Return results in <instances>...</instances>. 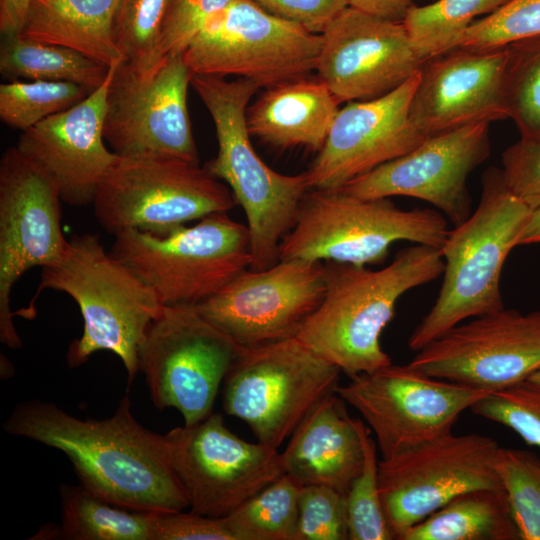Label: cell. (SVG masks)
I'll return each instance as SVG.
<instances>
[{"label": "cell", "mask_w": 540, "mask_h": 540, "mask_svg": "<svg viewBox=\"0 0 540 540\" xmlns=\"http://www.w3.org/2000/svg\"><path fill=\"white\" fill-rule=\"evenodd\" d=\"M4 430L63 452L81 484L115 503L149 512L189 507L164 435L134 418L128 395L102 420L79 419L51 402L25 401L12 410Z\"/></svg>", "instance_id": "1"}, {"label": "cell", "mask_w": 540, "mask_h": 540, "mask_svg": "<svg viewBox=\"0 0 540 540\" xmlns=\"http://www.w3.org/2000/svg\"><path fill=\"white\" fill-rule=\"evenodd\" d=\"M326 291L298 338L349 378L391 364L380 337L395 306L409 290L436 280L444 261L440 249L413 244L379 270L326 261Z\"/></svg>", "instance_id": "2"}, {"label": "cell", "mask_w": 540, "mask_h": 540, "mask_svg": "<svg viewBox=\"0 0 540 540\" xmlns=\"http://www.w3.org/2000/svg\"><path fill=\"white\" fill-rule=\"evenodd\" d=\"M191 86L214 122L218 152L204 166L225 183L246 216L250 234L251 270L279 261L280 243L292 229L300 204L311 189L307 172L284 175L256 153L246 111L259 86L248 79L193 74Z\"/></svg>", "instance_id": "3"}, {"label": "cell", "mask_w": 540, "mask_h": 540, "mask_svg": "<svg viewBox=\"0 0 540 540\" xmlns=\"http://www.w3.org/2000/svg\"><path fill=\"white\" fill-rule=\"evenodd\" d=\"M531 208L508 187L501 168L482 175L478 206L450 230L440 248L443 280L408 346L417 352L468 318L504 308L500 279L505 261L525 227Z\"/></svg>", "instance_id": "4"}, {"label": "cell", "mask_w": 540, "mask_h": 540, "mask_svg": "<svg viewBox=\"0 0 540 540\" xmlns=\"http://www.w3.org/2000/svg\"><path fill=\"white\" fill-rule=\"evenodd\" d=\"M45 289L69 295L83 318L82 335L68 348L69 366L110 351L122 361L131 383L139 372V345L164 308L154 290L91 233L71 237L62 257L42 268L34 299Z\"/></svg>", "instance_id": "5"}, {"label": "cell", "mask_w": 540, "mask_h": 540, "mask_svg": "<svg viewBox=\"0 0 540 540\" xmlns=\"http://www.w3.org/2000/svg\"><path fill=\"white\" fill-rule=\"evenodd\" d=\"M448 220L436 209L404 210L389 198H360L342 189H310L292 229L280 243L279 260L375 265L400 241L440 249Z\"/></svg>", "instance_id": "6"}, {"label": "cell", "mask_w": 540, "mask_h": 540, "mask_svg": "<svg viewBox=\"0 0 540 540\" xmlns=\"http://www.w3.org/2000/svg\"><path fill=\"white\" fill-rule=\"evenodd\" d=\"M114 236L109 252L151 287L164 306H195L252 262L248 227L228 212L163 235L132 229Z\"/></svg>", "instance_id": "7"}, {"label": "cell", "mask_w": 540, "mask_h": 540, "mask_svg": "<svg viewBox=\"0 0 540 540\" xmlns=\"http://www.w3.org/2000/svg\"><path fill=\"white\" fill-rule=\"evenodd\" d=\"M92 205L108 233L135 229L163 235L228 212L236 202L228 186L199 163L162 155H118Z\"/></svg>", "instance_id": "8"}, {"label": "cell", "mask_w": 540, "mask_h": 540, "mask_svg": "<svg viewBox=\"0 0 540 540\" xmlns=\"http://www.w3.org/2000/svg\"><path fill=\"white\" fill-rule=\"evenodd\" d=\"M341 370L298 337L243 347L224 379L223 407L273 449L327 395Z\"/></svg>", "instance_id": "9"}, {"label": "cell", "mask_w": 540, "mask_h": 540, "mask_svg": "<svg viewBox=\"0 0 540 540\" xmlns=\"http://www.w3.org/2000/svg\"><path fill=\"white\" fill-rule=\"evenodd\" d=\"M320 48V34L252 0H232L206 19L183 58L193 74L235 75L268 88L306 77Z\"/></svg>", "instance_id": "10"}, {"label": "cell", "mask_w": 540, "mask_h": 540, "mask_svg": "<svg viewBox=\"0 0 540 540\" xmlns=\"http://www.w3.org/2000/svg\"><path fill=\"white\" fill-rule=\"evenodd\" d=\"M243 347L194 306H164L138 348L154 405L174 408L193 425L213 413L220 384Z\"/></svg>", "instance_id": "11"}, {"label": "cell", "mask_w": 540, "mask_h": 540, "mask_svg": "<svg viewBox=\"0 0 540 540\" xmlns=\"http://www.w3.org/2000/svg\"><path fill=\"white\" fill-rule=\"evenodd\" d=\"M336 393L362 416L382 459L451 433L460 414L489 394L392 363L351 377Z\"/></svg>", "instance_id": "12"}, {"label": "cell", "mask_w": 540, "mask_h": 540, "mask_svg": "<svg viewBox=\"0 0 540 540\" xmlns=\"http://www.w3.org/2000/svg\"><path fill=\"white\" fill-rule=\"evenodd\" d=\"M192 75L183 54L146 68L116 64L103 128L112 151L119 156L162 155L199 163L187 107Z\"/></svg>", "instance_id": "13"}, {"label": "cell", "mask_w": 540, "mask_h": 540, "mask_svg": "<svg viewBox=\"0 0 540 540\" xmlns=\"http://www.w3.org/2000/svg\"><path fill=\"white\" fill-rule=\"evenodd\" d=\"M499 449L491 437L451 432L379 461L381 503L394 539L461 493L503 487Z\"/></svg>", "instance_id": "14"}, {"label": "cell", "mask_w": 540, "mask_h": 540, "mask_svg": "<svg viewBox=\"0 0 540 540\" xmlns=\"http://www.w3.org/2000/svg\"><path fill=\"white\" fill-rule=\"evenodd\" d=\"M164 438L170 465L195 514L227 516L285 473L277 449L238 437L219 413L176 427Z\"/></svg>", "instance_id": "15"}, {"label": "cell", "mask_w": 540, "mask_h": 540, "mask_svg": "<svg viewBox=\"0 0 540 540\" xmlns=\"http://www.w3.org/2000/svg\"><path fill=\"white\" fill-rule=\"evenodd\" d=\"M61 195L54 180L9 147L0 161V340L22 345L10 309L14 284L33 267L45 268L64 254Z\"/></svg>", "instance_id": "16"}, {"label": "cell", "mask_w": 540, "mask_h": 540, "mask_svg": "<svg viewBox=\"0 0 540 540\" xmlns=\"http://www.w3.org/2000/svg\"><path fill=\"white\" fill-rule=\"evenodd\" d=\"M434 378L495 392L540 369V309L502 308L460 323L408 363Z\"/></svg>", "instance_id": "17"}, {"label": "cell", "mask_w": 540, "mask_h": 540, "mask_svg": "<svg viewBox=\"0 0 540 540\" xmlns=\"http://www.w3.org/2000/svg\"><path fill=\"white\" fill-rule=\"evenodd\" d=\"M326 291L323 262L279 260L247 269L194 308L242 347L297 337Z\"/></svg>", "instance_id": "18"}, {"label": "cell", "mask_w": 540, "mask_h": 540, "mask_svg": "<svg viewBox=\"0 0 540 540\" xmlns=\"http://www.w3.org/2000/svg\"><path fill=\"white\" fill-rule=\"evenodd\" d=\"M489 126V122H478L429 137L340 189L366 199H420L457 226L472 213L467 179L490 155Z\"/></svg>", "instance_id": "19"}, {"label": "cell", "mask_w": 540, "mask_h": 540, "mask_svg": "<svg viewBox=\"0 0 540 540\" xmlns=\"http://www.w3.org/2000/svg\"><path fill=\"white\" fill-rule=\"evenodd\" d=\"M315 70L338 101L371 100L421 67L405 27L348 6L320 34Z\"/></svg>", "instance_id": "20"}, {"label": "cell", "mask_w": 540, "mask_h": 540, "mask_svg": "<svg viewBox=\"0 0 540 540\" xmlns=\"http://www.w3.org/2000/svg\"><path fill=\"white\" fill-rule=\"evenodd\" d=\"M420 69L393 91L339 109L327 139L307 171L311 189H338L399 158L425 137L413 124L410 108Z\"/></svg>", "instance_id": "21"}, {"label": "cell", "mask_w": 540, "mask_h": 540, "mask_svg": "<svg viewBox=\"0 0 540 540\" xmlns=\"http://www.w3.org/2000/svg\"><path fill=\"white\" fill-rule=\"evenodd\" d=\"M506 46L456 48L425 61L410 118L427 138L478 122L507 119L503 79Z\"/></svg>", "instance_id": "22"}, {"label": "cell", "mask_w": 540, "mask_h": 540, "mask_svg": "<svg viewBox=\"0 0 540 540\" xmlns=\"http://www.w3.org/2000/svg\"><path fill=\"white\" fill-rule=\"evenodd\" d=\"M116 64L100 87L73 107L22 131L16 145L54 180L62 201L72 206L92 204L118 158L106 146L103 134L107 92Z\"/></svg>", "instance_id": "23"}, {"label": "cell", "mask_w": 540, "mask_h": 540, "mask_svg": "<svg viewBox=\"0 0 540 540\" xmlns=\"http://www.w3.org/2000/svg\"><path fill=\"white\" fill-rule=\"evenodd\" d=\"M281 456L285 473L302 486H327L346 496L364 460L358 418L331 393L297 426Z\"/></svg>", "instance_id": "24"}, {"label": "cell", "mask_w": 540, "mask_h": 540, "mask_svg": "<svg viewBox=\"0 0 540 540\" xmlns=\"http://www.w3.org/2000/svg\"><path fill=\"white\" fill-rule=\"evenodd\" d=\"M338 105L319 78H298L266 88L247 108V127L251 136L273 146H304L319 152Z\"/></svg>", "instance_id": "25"}, {"label": "cell", "mask_w": 540, "mask_h": 540, "mask_svg": "<svg viewBox=\"0 0 540 540\" xmlns=\"http://www.w3.org/2000/svg\"><path fill=\"white\" fill-rule=\"evenodd\" d=\"M119 0H32L20 36L65 46L112 66L122 61L112 24Z\"/></svg>", "instance_id": "26"}, {"label": "cell", "mask_w": 540, "mask_h": 540, "mask_svg": "<svg viewBox=\"0 0 540 540\" xmlns=\"http://www.w3.org/2000/svg\"><path fill=\"white\" fill-rule=\"evenodd\" d=\"M398 540H521L504 487L478 488L452 498Z\"/></svg>", "instance_id": "27"}, {"label": "cell", "mask_w": 540, "mask_h": 540, "mask_svg": "<svg viewBox=\"0 0 540 540\" xmlns=\"http://www.w3.org/2000/svg\"><path fill=\"white\" fill-rule=\"evenodd\" d=\"M61 524L40 530L35 539L155 540L157 512L115 503L83 484L60 489Z\"/></svg>", "instance_id": "28"}, {"label": "cell", "mask_w": 540, "mask_h": 540, "mask_svg": "<svg viewBox=\"0 0 540 540\" xmlns=\"http://www.w3.org/2000/svg\"><path fill=\"white\" fill-rule=\"evenodd\" d=\"M110 67L71 48L20 35L3 36L0 46V72L11 80L70 82L91 93L103 84Z\"/></svg>", "instance_id": "29"}, {"label": "cell", "mask_w": 540, "mask_h": 540, "mask_svg": "<svg viewBox=\"0 0 540 540\" xmlns=\"http://www.w3.org/2000/svg\"><path fill=\"white\" fill-rule=\"evenodd\" d=\"M508 0H437L413 4L402 23L411 45L423 64L456 49L466 30L477 17L489 15Z\"/></svg>", "instance_id": "30"}, {"label": "cell", "mask_w": 540, "mask_h": 540, "mask_svg": "<svg viewBox=\"0 0 540 540\" xmlns=\"http://www.w3.org/2000/svg\"><path fill=\"white\" fill-rule=\"evenodd\" d=\"M303 486L284 473L227 515L239 540H298Z\"/></svg>", "instance_id": "31"}, {"label": "cell", "mask_w": 540, "mask_h": 540, "mask_svg": "<svg viewBox=\"0 0 540 540\" xmlns=\"http://www.w3.org/2000/svg\"><path fill=\"white\" fill-rule=\"evenodd\" d=\"M503 99L520 138L540 140V35L506 45Z\"/></svg>", "instance_id": "32"}, {"label": "cell", "mask_w": 540, "mask_h": 540, "mask_svg": "<svg viewBox=\"0 0 540 540\" xmlns=\"http://www.w3.org/2000/svg\"><path fill=\"white\" fill-rule=\"evenodd\" d=\"M89 93L70 82L13 80L0 85V118L6 125L25 131L73 107Z\"/></svg>", "instance_id": "33"}, {"label": "cell", "mask_w": 540, "mask_h": 540, "mask_svg": "<svg viewBox=\"0 0 540 540\" xmlns=\"http://www.w3.org/2000/svg\"><path fill=\"white\" fill-rule=\"evenodd\" d=\"M364 460L359 475L346 496L348 539L391 540L394 535L387 523L379 490L377 444L371 430L358 418Z\"/></svg>", "instance_id": "34"}, {"label": "cell", "mask_w": 540, "mask_h": 540, "mask_svg": "<svg viewBox=\"0 0 540 540\" xmlns=\"http://www.w3.org/2000/svg\"><path fill=\"white\" fill-rule=\"evenodd\" d=\"M170 0H119L112 37L122 62L139 68L157 63V50Z\"/></svg>", "instance_id": "35"}, {"label": "cell", "mask_w": 540, "mask_h": 540, "mask_svg": "<svg viewBox=\"0 0 540 540\" xmlns=\"http://www.w3.org/2000/svg\"><path fill=\"white\" fill-rule=\"evenodd\" d=\"M496 470L521 540H540V457L528 450L500 447Z\"/></svg>", "instance_id": "36"}, {"label": "cell", "mask_w": 540, "mask_h": 540, "mask_svg": "<svg viewBox=\"0 0 540 540\" xmlns=\"http://www.w3.org/2000/svg\"><path fill=\"white\" fill-rule=\"evenodd\" d=\"M470 410L477 416L508 427L526 444L540 450V381L528 378L490 392Z\"/></svg>", "instance_id": "37"}, {"label": "cell", "mask_w": 540, "mask_h": 540, "mask_svg": "<svg viewBox=\"0 0 540 540\" xmlns=\"http://www.w3.org/2000/svg\"><path fill=\"white\" fill-rule=\"evenodd\" d=\"M540 35V0H508L493 13L477 19L457 48L494 49Z\"/></svg>", "instance_id": "38"}, {"label": "cell", "mask_w": 540, "mask_h": 540, "mask_svg": "<svg viewBox=\"0 0 540 540\" xmlns=\"http://www.w3.org/2000/svg\"><path fill=\"white\" fill-rule=\"evenodd\" d=\"M346 539L345 496L327 486H303L298 502V540Z\"/></svg>", "instance_id": "39"}, {"label": "cell", "mask_w": 540, "mask_h": 540, "mask_svg": "<svg viewBox=\"0 0 540 540\" xmlns=\"http://www.w3.org/2000/svg\"><path fill=\"white\" fill-rule=\"evenodd\" d=\"M231 1L170 0L158 44V60L183 54L206 19Z\"/></svg>", "instance_id": "40"}, {"label": "cell", "mask_w": 540, "mask_h": 540, "mask_svg": "<svg viewBox=\"0 0 540 540\" xmlns=\"http://www.w3.org/2000/svg\"><path fill=\"white\" fill-rule=\"evenodd\" d=\"M502 174L510 190L531 209L540 205V140L519 139L501 155Z\"/></svg>", "instance_id": "41"}, {"label": "cell", "mask_w": 540, "mask_h": 540, "mask_svg": "<svg viewBox=\"0 0 540 540\" xmlns=\"http://www.w3.org/2000/svg\"><path fill=\"white\" fill-rule=\"evenodd\" d=\"M155 540H239L227 516L157 512Z\"/></svg>", "instance_id": "42"}, {"label": "cell", "mask_w": 540, "mask_h": 540, "mask_svg": "<svg viewBox=\"0 0 540 540\" xmlns=\"http://www.w3.org/2000/svg\"><path fill=\"white\" fill-rule=\"evenodd\" d=\"M266 11L321 34L349 4L348 0H252Z\"/></svg>", "instance_id": "43"}, {"label": "cell", "mask_w": 540, "mask_h": 540, "mask_svg": "<svg viewBox=\"0 0 540 540\" xmlns=\"http://www.w3.org/2000/svg\"><path fill=\"white\" fill-rule=\"evenodd\" d=\"M350 7L382 19L402 22L413 0H348Z\"/></svg>", "instance_id": "44"}, {"label": "cell", "mask_w": 540, "mask_h": 540, "mask_svg": "<svg viewBox=\"0 0 540 540\" xmlns=\"http://www.w3.org/2000/svg\"><path fill=\"white\" fill-rule=\"evenodd\" d=\"M32 0H0V31L3 36L19 35Z\"/></svg>", "instance_id": "45"}, {"label": "cell", "mask_w": 540, "mask_h": 540, "mask_svg": "<svg viewBox=\"0 0 540 540\" xmlns=\"http://www.w3.org/2000/svg\"><path fill=\"white\" fill-rule=\"evenodd\" d=\"M540 244V205L532 209L518 239V246Z\"/></svg>", "instance_id": "46"}, {"label": "cell", "mask_w": 540, "mask_h": 540, "mask_svg": "<svg viewBox=\"0 0 540 540\" xmlns=\"http://www.w3.org/2000/svg\"><path fill=\"white\" fill-rule=\"evenodd\" d=\"M529 378H530V379H533V380H538V381H540V369L537 370V371H536L533 375H531Z\"/></svg>", "instance_id": "47"}]
</instances>
